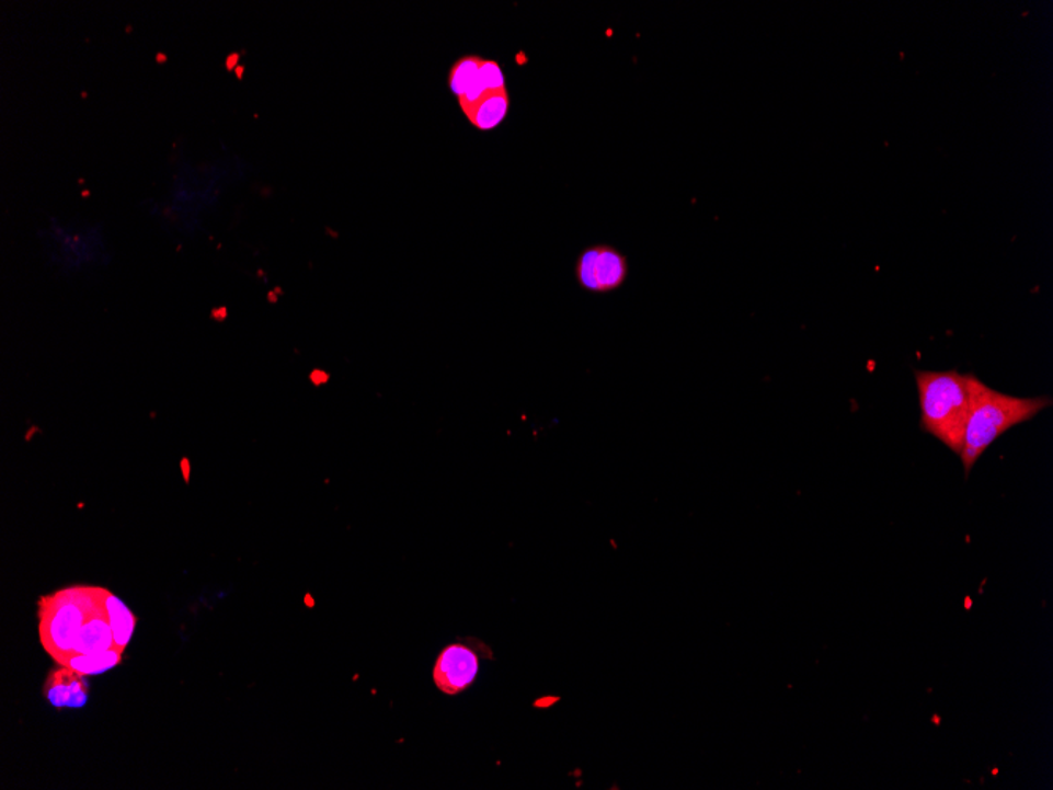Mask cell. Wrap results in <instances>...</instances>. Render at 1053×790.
I'll use <instances>...</instances> for the list:
<instances>
[{"instance_id": "obj_1", "label": "cell", "mask_w": 1053, "mask_h": 790, "mask_svg": "<svg viewBox=\"0 0 1053 790\" xmlns=\"http://www.w3.org/2000/svg\"><path fill=\"white\" fill-rule=\"evenodd\" d=\"M970 411L963 433L961 461L969 477L977 459L1006 431L1034 419L1051 408L1049 397L1020 398L1000 393L969 375Z\"/></svg>"}, {"instance_id": "obj_2", "label": "cell", "mask_w": 1053, "mask_h": 790, "mask_svg": "<svg viewBox=\"0 0 1053 790\" xmlns=\"http://www.w3.org/2000/svg\"><path fill=\"white\" fill-rule=\"evenodd\" d=\"M922 420L919 426L955 455L961 454L970 411L969 375L950 371H915Z\"/></svg>"}, {"instance_id": "obj_3", "label": "cell", "mask_w": 1053, "mask_h": 790, "mask_svg": "<svg viewBox=\"0 0 1053 790\" xmlns=\"http://www.w3.org/2000/svg\"><path fill=\"white\" fill-rule=\"evenodd\" d=\"M106 588L68 587L43 596L38 603L39 639L46 653L59 664L73 655L82 625L93 609L102 605Z\"/></svg>"}, {"instance_id": "obj_4", "label": "cell", "mask_w": 1053, "mask_h": 790, "mask_svg": "<svg viewBox=\"0 0 1053 790\" xmlns=\"http://www.w3.org/2000/svg\"><path fill=\"white\" fill-rule=\"evenodd\" d=\"M492 650L477 638H466L447 645L438 653L434 666V682L445 695L456 696L472 687L480 664L492 660Z\"/></svg>"}, {"instance_id": "obj_5", "label": "cell", "mask_w": 1053, "mask_h": 790, "mask_svg": "<svg viewBox=\"0 0 1053 790\" xmlns=\"http://www.w3.org/2000/svg\"><path fill=\"white\" fill-rule=\"evenodd\" d=\"M628 261L609 245L587 248L579 256L576 278L588 293L607 294L618 289L628 278Z\"/></svg>"}, {"instance_id": "obj_6", "label": "cell", "mask_w": 1053, "mask_h": 790, "mask_svg": "<svg viewBox=\"0 0 1053 790\" xmlns=\"http://www.w3.org/2000/svg\"><path fill=\"white\" fill-rule=\"evenodd\" d=\"M45 696L56 709H81L89 700V685L84 675L62 666L46 678Z\"/></svg>"}, {"instance_id": "obj_7", "label": "cell", "mask_w": 1053, "mask_h": 790, "mask_svg": "<svg viewBox=\"0 0 1053 790\" xmlns=\"http://www.w3.org/2000/svg\"><path fill=\"white\" fill-rule=\"evenodd\" d=\"M111 649H116V644H114L113 628L102 603L99 608L89 614L75 641L73 650L79 655H92V653L107 652Z\"/></svg>"}, {"instance_id": "obj_8", "label": "cell", "mask_w": 1053, "mask_h": 790, "mask_svg": "<svg viewBox=\"0 0 1053 790\" xmlns=\"http://www.w3.org/2000/svg\"><path fill=\"white\" fill-rule=\"evenodd\" d=\"M508 110V92H491L484 95L469 113H466V116L478 130L491 131L505 121Z\"/></svg>"}, {"instance_id": "obj_9", "label": "cell", "mask_w": 1053, "mask_h": 790, "mask_svg": "<svg viewBox=\"0 0 1053 790\" xmlns=\"http://www.w3.org/2000/svg\"><path fill=\"white\" fill-rule=\"evenodd\" d=\"M103 608L104 612H106L107 620H110L111 628H113L116 650L124 653L125 649L128 648L129 641H131L133 633H135V614L129 610L128 606L125 605L118 596L107 591L106 595H104Z\"/></svg>"}, {"instance_id": "obj_10", "label": "cell", "mask_w": 1053, "mask_h": 790, "mask_svg": "<svg viewBox=\"0 0 1053 790\" xmlns=\"http://www.w3.org/2000/svg\"><path fill=\"white\" fill-rule=\"evenodd\" d=\"M122 661V652L116 649L107 650V652L92 653V655H79V653H73V655L68 656L60 666L70 667L75 673L84 675H102L107 673V671L114 669L118 666Z\"/></svg>"}, {"instance_id": "obj_11", "label": "cell", "mask_w": 1053, "mask_h": 790, "mask_svg": "<svg viewBox=\"0 0 1053 790\" xmlns=\"http://www.w3.org/2000/svg\"><path fill=\"white\" fill-rule=\"evenodd\" d=\"M481 62H483L481 57L466 56L461 57V59L451 67L450 77H448V88L458 96V100L462 99V96L473 88V84H476L478 73H480Z\"/></svg>"}]
</instances>
